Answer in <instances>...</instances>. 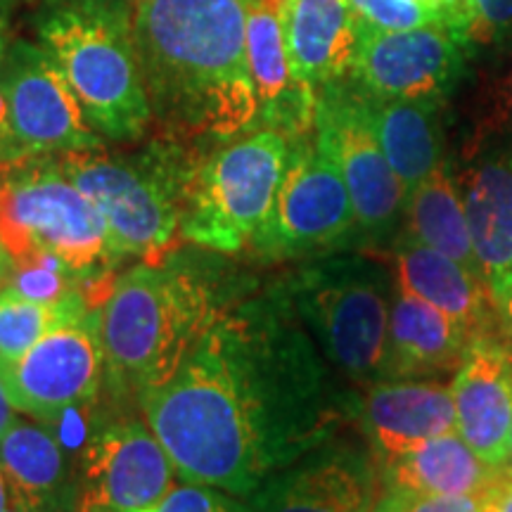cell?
Here are the masks:
<instances>
[{"mask_svg":"<svg viewBox=\"0 0 512 512\" xmlns=\"http://www.w3.org/2000/svg\"><path fill=\"white\" fill-rule=\"evenodd\" d=\"M361 95L377 143L406 195H411L441 166L439 102L373 98L363 91Z\"/></svg>","mask_w":512,"mask_h":512,"instance_id":"d4e9b609","label":"cell"},{"mask_svg":"<svg viewBox=\"0 0 512 512\" xmlns=\"http://www.w3.org/2000/svg\"><path fill=\"white\" fill-rule=\"evenodd\" d=\"M93 306L83 292H72L60 302H36L3 287L0 292V363L22 358L64 318L79 316Z\"/></svg>","mask_w":512,"mask_h":512,"instance_id":"4316f807","label":"cell"},{"mask_svg":"<svg viewBox=\"0 0 512 512\" xmlns=\"http://www.w3.org/2000/svg\"><path fill=\"white\" fill-rule=\"evenodd\" d=\"M358 226L342 171L309 136L290 140L273 216L254 245L271 259L335 247Z\"/></svg>","mask_w":512,"mask_h":512,"instance_id":"30bf717a","label":"cell"},{"mask_svg":"<svg viewBox=\"0 0 512 512\" xmlns=\"http://www.w3.org/2000/svg\"><path fill=\"white\" fill-rule=\"evenodd\" d=\"M491 297H494V306L498 318L503 320V325L512 332V273H505L501 278L491 280Z\"/></svg>","mask_w":512,"mask_h":512,"instance_id":"d6a6232c","label":"cell"},{"mask_svg":"<svg viewBox=\"0 0 512 512\" xmlns=\"http://www.w3.org/2000/svg\"><path fill=\"white\" fill-rule=\"evenodd\" d=\"M19 0H0V5H15Z\"/></svg>","mask_w":512,"mask_h":512,"instance_id":"ab89813d","label":"cell"},{"mask_svg":"<svg viewBox=\"0 0 512 512\" xmlns=\"http://www.w3.org/2000/svg\"><path fill=\"white\" fill-rule=\"evenodd\" d=\"M247 57L252 69L259 119L287 140L309 136L316 128L318 93L294 81L287 62L278 10L252 0L247 10Z\"/></svg>","mask_w":512,"mask_h":512,"instance_id":"d6986e66","label":"cell"},{"mask_svg":"<svg viewBox=\"0 0 512 512\" xmlns=\"http://www.w3.org/2000/svg\"><path fill=\"white\" fill-rule=\"evenodd\" d=\"M0 88L8 102L10 143L5 152L62 155L102 147L74 88L43 46L17 41L5 55Z\"/></svg>","mask_w":512,"mask_h":512,"instance_id":"8fae6325","label":"cell"},{"mask_svg":"<svg viewBox=\"0 0 512 512\" xmlns=\"http://www.w3.org/2000/svg\"><path fill=\"white\" fill-rule=\"evenodd\" d=\"M470 46H491L512 29V0H456Z\"/></svg>","mask_w":512,"mask_h":512,"instance_id":"f1b7e54d","label":"cell"},{"mask_svg":"<svg viewBox=\"0 0 512 512\" xmlns=\"http://www.w3.org/2000/svg\"><path fill=\"white\" fill-rule=\"evenodd\" d=\"M358 420L373 446L375 460L384 463L456 430L453 392L430 377L375 380L363 394Z\"/></svg>","mask_w":512,"mask_h":512,"instance_id":"e0dca14e","label":"cell"},{"mask_svg":"<svg viewBox=\"0 0 512 512\" xmlns=\"http://www.w3.org/2000/svg\"><path fill=\"white\" fill-rule=\"evenodd\" d=\"M0 60H3V38H0Z\"/></svg>","mask_w":512,"mask_h":512,"instance_id":"60d3db41","label":"cell"},{"mask_svg":"<svg viewBox=\"0 0 512 512\" xmlns=\"http://www.w3.org/2000/svg\"><path fill=\"white\" fill-rule=\"evenodd\" d=\"M105 377L100 309L64 318L17 361L0 363V380L17 413L55 425L88 406Z\"/></svg>","mask_w":512,"mask_h":512,"instance_id":"9c48e42d","label":"cell"},{"mask_svg":"<svg viewBox=\"0 0 512 512\" xmlns=\"http://www.w3.org/2000/svg\"><path fill=\"white\" fill-rule=\"evenodd\" d=\"M377 460L361 448L318 446L259 486L254 512H373L380 501Z\"/></svg>","mask_w":512,"mask_h":512,"instance_id":"9a60e30c","label":"cell"},{"mask_svg":"<svg viewBox=\"0 0 512 512\" xmlns=\"http://www.w3.org/2000/svg\"><path fill=\"white\" fill-rule=\"evenodd\" d=\"M290 140L254 131L192 171L183 190L181 238L223 254L254 249L273 216Z\"/></svg>","mask_w":512,"mask_h":512,"instance_id":"8992f818","label":"cell"},{"mask_svg":"<svg viewBox=\"0 0 512 512\" xmlns=\"http://www.w3.org/2000/svg\"><path fill=\"white\" fill-rule=\"evenodd\" d=\"M15 413H17L15 406L10 403L8 392H5V384H3V380H0V439H3V434L17 422Z\"/></svg>","mask_w":512,"mask_h":512,"instance_id":"836d02e7","label":"cell"},{"mask_svg":"<svg viewBox=\"0 0 512 512\" xmlns=\"http://www.w3.org/2000/svg\"><path fill=\"white\" fill-rule=\"evenodd\" d=\"M373 512H380V510H377V508H375V510H373Z\"/></svg>","mask_w":512,"mask_h":512,"instance_id":"7bdbcfd3","label":"cell"},{"mask_svg":"<svg viewBox=\"0 0 512 512\" xmlns=\"http://www.w3.org/2000/svg\"><path fill=\"white\" fill-rule=\"evenodd\" d=\"M0 140L10 143V119H8V102H5L3 88H0Z\"/></svg>","mask_w":512,"mask_h":512,"instance_id":"e575fe53","label":"cell"},{"mask_svg":"<svg viewBox=\"0 0 512 512\" xmlns=\"http://www.w3.org/2000/svg\"><path fill=\"white\" fill-rule=\"evenodd\" d=\"M95 150L62 152L60 164L98 207L117 254L164 264L181 238V204L188 176L159 159H119Z\"/></svg>","mask_w":512,"mask_h":512,"instance_id":"ba28073f","label":"cell"},{"mask_svg":"<svg viewBox=\"0 0 512 512\" xmlns=\"http://www.w3.org/2000/svg\"><path fill=\"white\" fill-rule=\"evenodd\" d=\"M463 204L486 283L512 273V147L477 157L467 169Z\"/></svg>","mask_w":512,"mask_h":512,"instance_id":"603a6c76","label":"cell"},{"mask_svg":"<svg viewBox=\"0 0 512 512\" xmlns=\"http://www.w3.org/2000/svg\"><path fill=\"white\" fill-rule=\"evenodd\" d=\"M169 453L140 422H114L86 446L76 512H136L159 501L174 486Z\"/></svg>","mask_w":512,"mask_h":512,"instance_id":"5bb4252c","label":"cell"},{"mask_svg":"<svg viewBox=\"0 0 512 512\" xmlns=\"http://www.w3.org/2000/svg\"><path fill=\"white\" fill-rule=\"evenodd\" d=\"M249 3L133 0V41L152 117L190 136L233 138L254 126Z\"/></svg>","mask_w":512,"mask_h":512,"instance_id":"7a4b0ae2","label":"cell"},{"mask_svg":"<svg viewBox=\"0 0 512 512\" xmlns=\"http://www.w3.org/2000/svg\"><path fill=\"white\" fill-rule=\"evenodd\" d=\"M403 214H406L403 240L437 249V252L451 256L458 264L470 268L472 273L482 275L475 245H472L463 192L453 181V176L448 174L446 164H441L408 195Z\"/></svg>","mask_w":512,"mask_h":512,"instance_id":"484cf974","label":"cell"},{"mask_svg":"<svg viewBox=\"0 0 512 512\" xmlns=\"http://www.w3.org/2000/svg\"><path fill=\"white\" fill-rule=\"evenodd\" d=\"M3 287H5V275L0 271V292H3Z\"/></svg>","mask_w":512,"mask_h":512,"instance_id":"f35d334b","label":"cell"},{"mask_svg":"<svg viewBox=\"0 0 512 512\" xmlns=\"http://www.w3.org/2000/svg\"><path fill=\"white\" fill-rule=\"evenodd\" d=\"M38 46L57 62L100 136L126 143L152 119L126 0H57L36 22Z\"/></svg>","mask_w":512,"mask_h":512,"instance_id":"277c9868","label":"cell"},{"mask_svg":"<svg viewBox=\"0 0 512 512\" xmlns=\"http://www.w3.org/2000/svg\"><path fill=\"white\" fill-rule=\"evenodd\" d=\"M477 498L479 512H512V472L498 470Z\"/></svg>","mask_w":512,"mask_h":512,"instance_id":"1f68e13d","label":"cell"},{"mask_svg":"<svg viewBox=\"0 0 512 512\" xmlns=\"http://www.w3.org/2000/svg\"><path fill=\"white\" fill-rule=\"evenodd\" d=\"M280 292L332 366L356 382L382 380L392 302L380 268L349 256L316 261Z\"/></svg>","mask_w":512,"mask_h":512,"instance_id":"52a82bcc","label":"cell"},{"mask_svg":"<svg viewBox=\"0 0 512 512\" xmlns=\"http://www.w3.org/2000/svg\"><path fill=\"white\" fill-rule=\"evenodd\" d=\"M5 508H10V494H8V484H5L3 467H0V510Z\"/></svg>","mask_w":512,"mask_h":512,"instance_id":"d590c367","label":"cell"},{"mask_svg":"<svg viewBox=\"0 0 512 512\" xmlns=\"http://www.w3.org/2000/svg\"><path fill=\"white\" fill-rule=\"evenodd\" d=\"M456 432L491 470H505L512 432V347L475 335L451 384Z\"/></svg>","mask_w":512,"mask_h":512,"instance_id":"2e32d148","label":"cell"},{"mask_svg":"<svg viewBox=\"0 0 512 512\" xmlns=\"http://www.w3.org/2000/svg\"><path fill=\"white\" fill-rule=\"evenodd\" d=\"M138 401L183 482L238 498L323 446L339 420L316 342L283 292L214 304L176 373Z\"/></svg>","mask_w":512,"mask_h":512,"instance_id":"6da1fadb","label":"cell"},{"mask_svg":"<svg viewBox=\"0 0 512 512\" xmlns=\"http://www.w3.org/2000/svg\"><path fill=\"white\" fill-rule=\"evenodd\" d=\"M55 259L76 275L100 309L110 297L114 249L95 204L64 174L60 159L31 152L0 155V271Z\"/></svg>","mask_w":512,"mask_h":512,"instance_id":"3957f363","label":"cell"},{"mask_svg":"<svg viewBox=\"0 0 512 512\" xmlns=\"http://www.w3.org/2000/svg\"><path fill=\"white\" fill-rule=\"evenodd\" d=\"M510 105H512V83H510Z\"/></svg>","mask_w":512,"mask_h":512,"instance_id":"b9f144b4","label":"cell"},{"mask_svg":"<svg viewBox=\"0 0 512 512\" xmlns=\"http://www.w3.org/2000/svg\"><path fill=\"white\" fill-rule=\"evenodd\" d=\"M347 3L358 27L377 31L444 27L463 36L456 0H347Z\"/></svg>","mask_w":512,"mask_h":512,"instance_id":"83f0119b","label":"cell"},{"mask_svg":"<svg viewBox=\"0 0 512 512\" xmlns=\"http://www.w3.org/2000/svg\"><path fill=\"white\" fill-rule=\"evenodd\" d=\"M0 467L10 505L24 512H69L79 501V482L67 453L48 425L17 420L0 439Z\"/></svg>","mask_w":512,"mask_h":512,"instance_id":"ffe728a7","label":"cell"},{"mask_svg":"<svg viewBox=\"0 0 512 512\" xmlns=\"http://www.w3.org/2000/svg\"><path fill=\"white\" fill-rule=\"evenodd\" d=\"M214 309L195 275L176 264H138L100 306L105 377L140 396L176 373Z\"/></svg>","mask_w":512,"mask_h":512,"instance_id":"5b68a950","label":"cell"},{"mask_svg":"<svg viewBox=\"0 0 512 512\" xmlns=\"http://www.w3.org/2000/svg\"><path fill=\"white\" fill-rule=\"evenodd\" d=\"M472 46L456 31L422 27L377 31L358 27L351 79L373 98L441 102L465 72Z\"/></svg>","mask_w":512,"mask_h":512,"instance_id":"4fadbf2b","label":"cell"},{"mask_svg":"<svg viewBox=\"0 0 512 512\" xmlns=\"http://www.w3.org/2000/svg\"><path fill=\"white\" fill-rule=\"evenodd\" d=\"M470 339V330L460 320L399 290L389 313V351L382 380L458 370Z\"/></svg>","mask_w":512,"mask_h":512,"instance_id":"7402d4cb","label":"cell"},{"mask_svg":"<svg viewBox=\"0 0 512 512\" xmlns=\"http://www.w3.org/2000/svg\"><path fill=\"white\" fill-rule=\"evenodd\" d=\"M278 15L294 81L318 93L351 72L358 24L347 0H285Z\"/></svg>","mask_w":512,"mask_h":512,"instance_id":"ac0fdd59","label":"cell"},{"mask_svg":"<svg viewBox=\"0 0 512 512\" xmlns=\"http://www.w3.org/2000/svg\"><path fill=\"white\" fill-rule=\"evenodd\" d=\"M392 261L401 292L413 294L460 320L472 337L484 335L496 306L491 287L482 275L472 273L437 249L411 240H401Z\"/></svg>","mask_w":512,"mask_h":512,"instance_id":"44dd1931","label":"cell"},{"mask_svg":"<svg viewBox=\"0 0 512 512\" xmlns=\"http://www.w3.org/2000/svg\"><path fill=\"white\" fill-rule=\"evenodd\" d=\"M505 470L512 472V432H510V453H508V465H505Z\"/></svg>","mask_w":512,"mask_h":512,"instance_id":"8d00e7d4","label":"cell"},{"mask_svg":"<svg viewBox=\"0 0 512 512\" xmlns=\"http://www.w3.org/2000/svg\"><path fill=\"white\" fill-rule=\"evenodd\" d=\"M0 512H24V510H19V508H15V505H10V508H5V510H0Z\"/></svg>","mask_w":512,"mask_h":512,"instance_id":"74e56055","label":"cell"},{"mask_svg":"<svg viewBox=\"0 0 512 512\" xmlns=\"http://www.w3.org/2000/svg\"><path fill=\"white\" fill-rule=\"evenodd\" d=\"M136 512H254V508L216 486L185 482L171 486L159 501Z\"/></svg>","mask_w":512,"mask_h":512,"instance_id":"f546056e","label":"cell"},{"mask_svg":"<svg viewBox=\"0 0 512 512\" xmlns=\"http://www.w3.org/2000/svg\"><path fill=\"white\" fill-rule=\"evenodd\" d=\"M380 512H479L477 496H413L384 491L375 505Z\"/></svg>","mask_w":512,"mask_h":512,"instance_id":"4dcf8cb0","label":"cell"},{"mask_svg":"<svg viewBox=\"0 0 512 512\" xmlns=\"http://www.w3.org/2000/svg\"><path fill=\"white\" fill-rule=\"evenodd\" d=\"M316 143L342 171L358 228L368 235L387 233L408 195L377 143L366 100L354 83L337 81L318 91Z\"/></svg>","mask_w":512,"mask_h":512,"instance_id":"7c38bea8","label":"cell"},{"mask_svg":"<svg viewBox=\"0 0 512 512\" xmlns=\"http://www.w3.org/2000/svg\"><path fill=\"white\" fill-rule=\"evenodd\" d=\"M496 472L456 430L380 463L384 491L413 496H477Z\"/></svg>","mask_w":512,"mask_h":512,"instance_id":"cb8c5ba5","label":"cell"}]
</instances>
